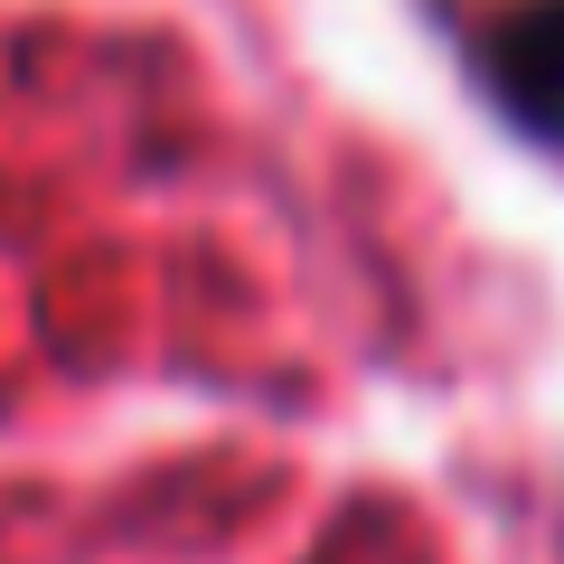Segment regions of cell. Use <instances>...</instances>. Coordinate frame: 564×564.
<instances>
[{"label": "cell", "instance_id": "6da1fadb", "mask_svg": "<svg viewBox=\"0 0 564 564\" xmlns=\"http://www.w3.org/2000/svg\"><path fill=\"white\" fill-rule=\"evenodd\" d=\"M499 76H508V104H518L527 122L564 132V10H545V20H518V29H508Z\"/></svg>", "mask_w": 564, "mask_h": 564}]
</instances>
